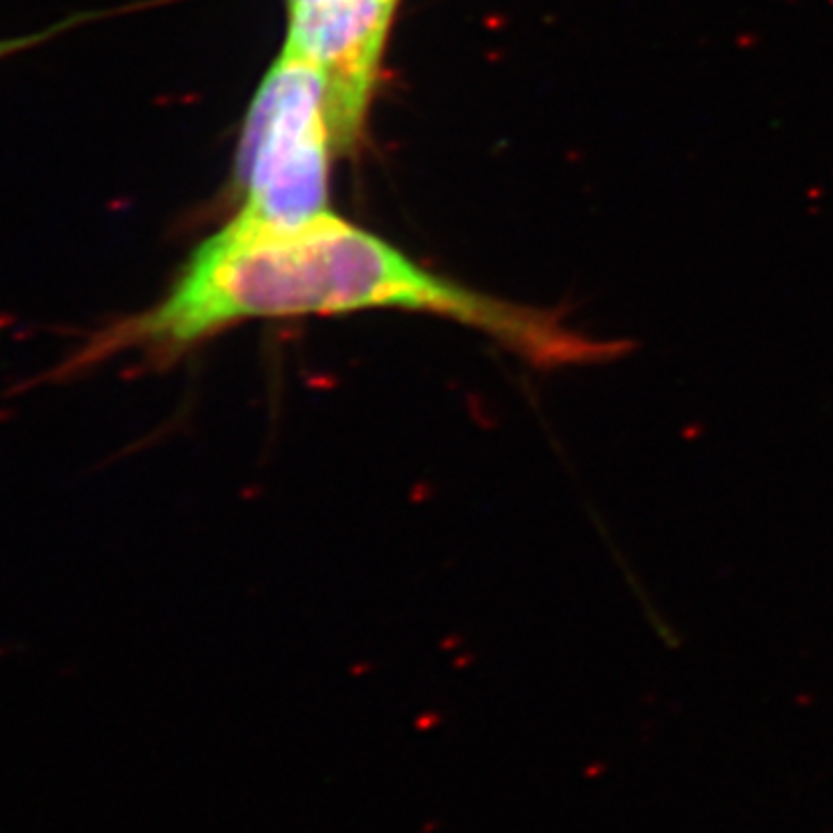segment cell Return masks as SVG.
I'll list each match as a JSON object with an SVG mask.
<instances>
[{
	"label": "cell",
	"instance_id": "3957f363",
	"mask_svg": "<svg viewBox=\"0 0 833 833\" xmlns=\"http://www.w3.org/2000/svg\"><path fill=\"white\" fill-rule=\"evenodd\" d=\"M398 0H318L289 7L285 49L320 65L333 141L349 146L368 109L375 70Z\"/></svg>",
	"mask_w": 833,
	"mask_h": 833
},
{
	"label": "cell",
	"instance_id": "277c9868",
	"mask_svg": "<svg viewBox=\"0 0 833 833\" xmlns=\"http://www.w3.org/2000/svg\"><path fill=\"white\" fill-rule=\"evenodd\" d=\"M308 3H318V0H296V3H292L289 7H296V5H308Z\"/></svg>",
	"mask_w": 833,
	"mask_h": 833
},
{
	"label": "cell",
	"instance_id": "6da1fadb",
	"mask_svg": "<svg viewBox=\"0 0 833 833\" xmlns=\"http://www.w3.org/2000/svg\"><path fill=\"white\" fill-rule=\"evenodd\" d=\"M364 311L452 320L493 338L537 371L613 364L637 349L635 340L570 329L558 311L514 304L438 276L329 211L299 227H269L236 215L197 246L162 299L83 333L42 382L74 380L121 356L169 366L250 320Z\"/></svg>",
	"mask_w": 833,
	"mask_h": 833
},
{
	"label": "cell",
	"instance_id": "5b68a950",
	"mask_svg": "<svg viewBox=\"0 0 833 833\" xmlns=\"http://www.w3.org/2000/svg\"><path fill=\"white\" fill-rule=\"evenodd\" d=\"M0 49H3V47H0Z\"/></svg>",
	"mask_w": 833,
	"mask_h": 833
},
{
	"label": "cell",
	"instance_id": "7a4b0ae2",
	"mask_svg": "<svg viewBox=\"0 0 833 833\" xmlns=\"http://www.w3.org/2000/svg\"><path fill=\"white\" fill-rule=\"evenodd\" d=\"M331 144L327 74L282 49L257 90L239 144L241 218L299 227L327 213Z\"/></svg>",
	"mask_w": 833,
	"mask_h": 833
}]
</instances>
